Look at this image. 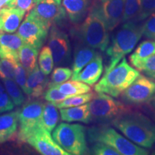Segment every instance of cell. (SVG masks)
<instances>
[{"label":"cell","instance_id":"30","mask_svg":"<svg viewBox=\"0 0 155 155\" xmlns=\"http://www.w3.org/2000/svg\"><path fill=\"white\" fill-rule=\"evenodd\" d=\"M141 9V0H126L121 22L134 20L139 16Z\"/></svg>","mask_w":155,"mask_h":155},{"label":"cell","instance_id":"44","mask_svg":"<svg viewBox=\"0 0 155 155\" xmlns=\"http://www.w3.org/2000/svg\"><path fill=\"white\" fill-rule=\"evenodd\" d=\"M3 91H5V89H4L2 86L0 84V92H3Z\"/></svg>","mask_w":155,"mask_h":155},{"label":"cell","instance_id":"13","mask_svg":"<svg viewBox=\"0 0 155 155\" xmlns=\"http://www.w3.org/2000/svg\"><path fill=\"white\" fill-rule=\"evenodd\" d=\"M25 142L42 155H69L55 142L50 132L42 127L31 134Z\"/></svg>","mask_w":155,"mask_h":155},{"label":"cell","instance_id":"41","mask_svg":"<svg viewBox=\"0 0 155 155\" xmlns=\"http://www.w3.org/2000/svg\"><path fill=\"white\" fill-rule=\"evenodd\" d=\"M144 105L147 114L152 117V119L155 122V94L148 102L144 104Z\"/></svg>","mask_w":155,"mask_h":155},{"label":"cell","instance_id":"42","mask_svg":"<svg viewBox=\"0 0 155 155\" xmlns=\"http://www.w3.org/2000/svg\"><path fill=\"white\" fill-rule=\"evenodd\" d=\"M9 2V0H0V9L6 7Z\"/></svg>","mask_w":155,"mask_h":155},{"label":"cell","instance_id":"28","mask_svg":"<svg viewBox=\"0 0 155 155\" xmlns=\"http://www.w3.org/2000/svg\"><path fill=\"white\" fill-rule=\"evenodd\" d=\"M94 96V94L91 92L87 93V94L75 95V96H71L68 97L63 101L55 104V105L58 108H70L83 105V104L90 102Z\"/></svg>","mask_w":155,"mask_h":155},{"label":"cell","instance_id":"36","mask_svg":"<svg viewBox=\"0 0 155 155\" xmlns=\"http://www.w3.org/2000/svg\"><path fill=\"white\" fill-rule=\"evenodd\" d=\"M155 12V0H141V9L139 16L134 19L141 22Z\"/></svg>","mask_w":155,"mask_h":155},{"label":"cell","instance_id":"19","mask_svg":"<svg viewBox=\"0 0 155 155\" xmlns=\"http://www.w3.org/2000/svg\"><path fill=\"white\" fill-rule=\"evenodd\" d=\"M26 12L15 7H5L0 9L2 28L6 33H14L18 30Z\"/></svg>","mask_w":155,"mask_h":155},{"label":"cell","instance_id":"23","mask_svg":"<svg viewBox=\"0 0 155 155\" xmlns=\"http://www.w3.org/2000/svg\"><path fill=\"white\" fill-rule=\"evenodd\" d=\"M155 55V40H147L139 45L134 52L129 56V61L134 67L146 58Z\"/></svg>","mask_w":155,"mask_h":155},{"label":"cell","instance_id":"29","mask_svg":"<svg viewBox=\"0 0 155 155\" xmlns=\"http://www.w3.org/2000/svg\"><path fill=\"white\" fill-rule=\"evenodd\" d=\"M38 64L40 69L45 75H49L52 72L54 66L53 53L49 46H44L40 52Z\"/></svg>","mask_w":155,"mask_h":155},{"label":"cell","instance_id":"6","mask_svg":"<svg viewBox=\"0 0 155 155\" xmlns=\"http://www.w3.org/2000/svg\"><path fill=\"white\" fill-rule=\"evenodd\" d=\"M53 138L69 154H88L86 128L78 124L61 123L54 129Z\"/></svg>","mask_w":155,"mask_h":155},{"label":"cell","instance_id":"39","mask_svg":"<svg viewBox=\"0 0 155 155\" xmlns=\"http://www.w3.org/2000/svg\"><path fill=\"white\" fill-rule=\"evenodd\" d=\"M15 104L10 96L5 91L0 92V114L9 111L14 108Z\"/></svg>","mask_w":155,"mask_h":155},{"label":"cell","instance_id":"32","mask_svg":"<svg viewBox=\"0 0 155 155\" xmlns=\"http://www.w3.org/2000/svg\"><path fill=\"white\" fill-rule=\"evenodd\" d=\"M73 75L72 70L67 67H56L51 75V83L61 84L66 82Z\"/></svg>","mask_w":155,"mask_h":155},{"label":"cell","instance_id":"43","mask_svg":"<svg viewBox=\"0 0 155 155\" xmlns=\"http://www.w3.org/2000/svg\"><path fill=\"white\" fill-rule=\"evenodd\" d=\"M2 34H4V31H3V30H2V28L1 20H0V36H1Z\"/></svg>","mask_w":155,"mask_h":155},{"label":"cell","instance_id":"17","mask_svg":"<svg viewBox=\"0 0 155 155\" xmlns=\"http://www.w3.org/2000/svg\"><path fill=\"white\" fill-rule=\"evenodd\" d=\"M42 72L40 67L37 64L35 68L28 73L27 79L28 96L32 98H39L44 94L45 88L48 86L49 79Z\"/></svg>","mask_w":155,"mask_h":155},{"label":"cell","instance_id":"1","mask_svg":"<svg viewBox=\"0 0 155 155\" xmlns=\"http://www.w3.org/2000/svg\"><path fill=\"white\" fill-rule=\"evenodd\" d=\"M110 124L139 147L151 148L155 144L154 121L141 112L129 109Z\"/></svg>","mask_w":155,"mask_h":155},{"label":"cell","instance_id":"3","mask_svg":"<svg viewBox=\"0 0 155 155\" xmlns=\"http://www.w3.org/2000/svg\"><path fill=\"white\" fill-rule=\"evenodd\" d=\"M108 32L98 0L93 2L82 24L73 31L80 42L102 52L105 51L109 44Z\"/></svg>","mask_w":155,"mask_h":155},{"label":"cell","instance_id":"38","mask_svg":"<svg viewBox=\"0 0 155 155\" xmlns=\"http://www.w3.org/2000/svg\"><path fill=\"white\" fill-rule=\"evenodd\" d=\"M91 153L96 155H120L114 148L101 142H94L91 147Z\"/></svg>","mask_w":155,"mask_h":155},{"label":"cell","instance_id":"40","mask_svg":"<svg viewBox=\"0 0 155 155\" xmlns=\"http://www.w3.org/2000/svg\"><path fill=\"white\" fill-rule=\"evenodd\" d=\"M34 0H13L7 4L6 7H15L24 10L25 12L30 11L33 7Z\"/></svg>","mask_w":155,"mask_h":155},{"label":"cell","instance_id":"15","mask_svg":"<svg viewBox=\"0 0 155 155\" xmlns=\"http://www.w3.org/2000/svg\"><path fill=\"white\" fill-rule=\"evenodd\" d=\"M104 71L103 58L99 53H97L94 58L76 75L71 77V80L78 81L94 86L98 82Z\"/></svg>","mask_w":155,"mask_h":155},{"label":"cell","instance_id":"27","mask_svg":"<svg viewBox=\"0 0 155 155\" xmlns=\"http://www.w3.org/2000/svg\"><path fill=\"white\" fill-rule=\"evenodd\" d=\"M2 81L4 83V86H5V91L10 96L12 101L14 102L15 105H22L25 100L24 95L22 94L20 87L15 82L14 79L6 78L2 79Z\"/></svg>","mask_w":155,"mask_h":155},{"label":"cell","instance_id":"7","mask_svg":"<svg viewBox=\"0 0 155 155\" xmlns=\"http://www.w3.org/2000/svg\"><path fill=\"white\" fill-rule=\"evenodd\" d=\"M98 94L94 95L89 102L91 121L109 124L117 116L131 109L127 104L116 100L114 97L101 93Z\"/></svg>","mask_w":155,"mask_h":155},{"label":"cell","instance_id":"9","mask_svg":"<svg viewBox=\"0 0 155 155\" xmlns=\"http://www.w3.org/2000/svg\"><path fill=\"white\" fill-rule=\"evenodd\" d=\"M43 104L40 101H30L26 103L19 112L18 139L22 142H25L31 134L42 127Z\"/></svg>","mask_w":155,"mask_h":155},{"label":"cell","instance_id":"24","mask_svg":"<svg viewBox=\"0 0 155 155\" xmlns=\"http://www.w3.org/2000/svg\"><path fill=\"white\" fill-rule=\"evenodd\" d=\"M57 108V106L51 102L47 101L43 104L41 126L49 132L54 130L59 119V114Z\"/></svg>","mask_w":155,"mask_h":155},{"label":"cell","instance_id":"18","mask_svg":"<svg viewBox=\"0 0 155 155\" xmlns=\"http://www.w3.org/2000/svg\"><path fill=\"white\" fill-rule=\"evenodd\" d=\"M24 44L17 34H2L0 36V58L19 61V50Z\"/></svg>","mask_w":155,"mask_h":155},{"label":"cell","instance_id":"34","mask_svg":"<svg viewBox=\"0 0 155 155\" xmlns=\"http://www.w3.org/2000/svg\"><path fill=\"white\" fill-rule=\"evenodd\" d=\"M43 95L45 99L47 101L53 103V104L63 101L65 98L69 97L68 95H65L63 93H62L59 89L56 88L54 85L51 84L50 83L48 84L47 91H45Z\"/></svg>","mask_w":155,"mask_h":155},{"label":"cell","instance_id":"35","mask_svg":"<svg viewBox=\"0 0 155 155\" xmlns=\"http://www.w3.org/2000/svg\"><path fill=\"white\" fill-rule=\"evenodd\" d=\"M28 73L25 70L24 67L22 66V64L19 63V61L17 62L16 67L15 70V81L18 86L20 87V88L28 94V87H27V79H28Z\"/></svg>","mask_w":155,"mask_h":155},{"label":"cell","instance_id":"4","mask_svg":"<svg viewBox=\"0 0 155 155\" xmlns=\"http://www.w3.org/2000/svg\"><path fill=\"white\" fill-rule=\"evenodd\" d=\"M140 75L137 69L129 65L125 57L111 71L104 73L102 78L96 83L94 90L117 98Z\"/></svg>","mask_w":155,"mask_h":155},{"label":"cell","instance_id":"26","mask_svg":"<svg viewBox=\"0 0 155 155\" xmlns=\"http://www.w3.org/2000/svg\"><path fill=\"white\" fill-rule=\"evenodd\" d=\"M53 84V83H51ZM59 89L62 93L68 96H75V95L87 94L91 92V88L89 85L81 82V81L71 80L61 84H53Z\"/></svg>","mask_w":155,"mask_h":155},{"label":"cell","instance_id":"16","mask_svg":"<svg viewBox=\"0 0 155 155\" xmlns=\"http://www.w3.org/2000/svg\"><path fill=\"white\" fill-rule=\"evenodd\" d=\"M62 5L69 20L78 25L86 18L91 3V0H62Z\"/></svg>","mask_w":155,"mask_h":155},{"label":"cell","instance_id":"31","mask_svg":"<svg viewBox=\"0 0 155 155\" xmlns=\"http://www.w3.org/2000/svg\"><path fill=\"white\" fill-rule=\"evenodd\" d=\"M17 61L0 58V78L14 79L15 70Z\"/></svg>","mask_w":155,"mask_h":155},{"label":"cell","instance_id":"37","mask_svg":"<svg viewBox=\"0 0 155 155\" xmlns=\"http://www.w3.org/2000/svg\"><path fill=\"white\" fill-rule=\"evenodd\" d=\"M143 35L149 40H155V12L143 23Z\"/></svg>","mask_w":155,"mask_h":155},{"label":"cell","instance_id":"10","mask_svg":"<svg viewBox=\"0 0 155 155\" xmlns=\"http://www.w3.org/2000/svg\"><path fill=\"white\" fill-rule=\"evenodd\" d=\"M154 94L155 81L140 74L121 95L127 105L139 106L148 102Z\"/></svg>","mask_w":155,"mask_h":155},{"label":"cell","instance_id":"2","mask_svg":"<svg viewBox=\"0 0 155 155\" xmlns=\"http://www.w3.org/2000/svg\"><path fill=\"white\" fill-rule=\"evenodd\" d=\"M143 35V23L136 20H129L116 31L106 49L108 63L105 73L111 71L125 55L132 52Z\"/></svg>","mask_w":155,"mask_h":155},{"label":"cell","instance_id":"20","mask_svg":"<svg viewBox=\"0 0 155 155\" xmlns=\"http://www.w3.org/2000/svg\"><path fill=\"white\" fill-rule=\"evenodd\" d=\"M98 52L96 49L86 45L80 42L75 46L72 65L73 75L75 76L90 62Z\"/></svg>","mask_w":155,"mask_h":155},{"label":"cell","instance_id":"25","mask_svg":"<svg viewBox=\"0 0 155 155\" xmlns=\"http://www.w3.org/2000/svg\"><path fill=\"white\" fill-rule=\"evenodd\" d=\"M38 52L39 50L25 43L19 50V61L28 73H30L36 66Z\"/></svg>","mask_w":155,"mask_h":155},{"label":"cell","instance_id":"14","mask_svg":"<svg viewBox=\"0 0 155 155\" xmlns=\"http://www.w3.org/2000/svg\"><path fill=\"white\" fill-rule=\"evenodd\" d=\"M126 0H98L108 31H112L121 22Z\"/></svg>","mask_w":155,"mask_h":155},{"label":"cell","instance_id":"8","mask_svg":"<svg viewBox=\"0 0 155 155\" xmlns=\"http://www.w3.org/2000/svg\"><path fill=\"white\" fill-rule=\"evenodd\" d=\"M50 28L61 25L66 19L62 0H34L33 7L29 13Z\"/></svg>","mask_w":155,"mask_h":155},{"label":"cell","instance_id":"22","mask_svg":"<svg viewBox=\"0 0 155 155\" xmlns=\"http://www.w3.org/2000/svg\"><path fill=\"white\" fill-rule=\"evenodd\" d=\"M19 111H15L0 116V144L6 142L17 131Z\"/></svg>","mask_w":155,"mask_h":155},{"label":"cell","instance_id":"33","mask_svg":"<svg viewBox=\"0 0 155 155\" xmlns=\"http://www.w3.org/2000/svg\"><path fill=\"white\" fill-rule=\"evenodd\" d=\"M136 68L146 76L155 81V55L146 58L137 65Z\"/></svg>","mask_w":155,"mask_h":155},{"label":"cell","instance_id":"11","mask_svg":"<svg viewBox=\"0 0 155 155\" xmlns=\"http://www.w3.org/2000/svg\"><path fill=\"white\" fill-rule=\"evenodd\" d=\"M48 44L53 53L56 66L68 65L71 63L72 50L68 35L58 25H53L50 28Z\"/></svg>","mask_w":155,"mask_h":155},{"label":"cell","instance_id":"21","mask_svg":"<svg viewBox=\"0 0 155 155\" xmlns=\"http://www.w3.org/2000/svg\"><path fill=\"white\" fill-rule=\"evenodd\" d=\"M62 121L67 122H82L89 124L91 121L89 102L74 107L60 108Z\"/></svg>","mask_w":155,"mask_h":155},{"label":"cell","instance_id":"12","mask_svg":"<svg viewBox=\"0 0 155 155\" xmlns=\"http://www.w3.org/2000/svg\"><path fill=\"white\" fill-rule=\"evenodd\" d=\"M50 29L47 25L28 14L19 25L17 34L25 44L40 50L48 38Z\"/></svg>","mask_w":155,"mask_h":155},{"label":"cell","instance_id":"45","mask_svg":"<svg viewBox=\"0 0 155 155\" xmlns=\"http://www.w3.org/2000/svg\"><path fill=\"white\" fill-rule=\"evenodd\" d=\"M12 1H13V0H9V2H12ZM8 2V3H9ZM8 3H7V4H8Z\"/></svg>","mask_w":155,"mask_h":155},{"label":"cell","instance_id":"5","mask_svg":"<svg viewBox=\"0 0 155 155\" xmlns=\"http://www.w3.org/2000/svg\"><path fill=\"white\" fill-rule=\"evenodd\" d=\"M91 142H101L110 146L121 155H147L149 151L135 144L108 124L91 127L88 131Z\"/></svg>","mask_w":155,"mask_h":155}]
</instances>
